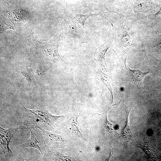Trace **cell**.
<instances>
[{"instance_id":"1","label":"cell","mask_w":161,"mask_h":161,"mask_svg":"<svg viewBox=\"0 0 161 161\" xmlns=\"http://www.w3.org/2000/svg\"><path fill=\"white\" fill-rule=\"evenodd\" d=\"M61 34H56L48 41L41 42L32 36L30 39V47L37 55L42 59L56 63L64 61L60 56L58 47Z\"/></svg>"},{"instance_id":"2","label":"cell","mask_w":161,"mask_h":161,"mask_svg":"<svg viewBox=\"0 0 161 161\" xmlns=\"http://www.w3.org/2000/svg\"><path fill=\"white\" fill-rule=\"evenodd\" d=\"M30 138L21 145L23 147H30L36 148L44 155L48 149L44 142L41 132L35 128L30 129Z\"/></svg>"},{"instance_id":"3","label":"cell","mask_w":161,"mask_h":161,"mask_svg":"<svg viewBox=\"0 0 161 161\" xmlns=\"http://www.w3.org/2000/svg\"><path fill=\"white\" fill-rule=\"evenodd\" d=\"M24 109L32 115L34 120L40 125L50 126L53 124L58 119L63 116H56L50 114L47 111L43 109L30 110Z\"/></svg>"},{"instance_id":"4","label":"cell","mask_w":161,"mask_h":161,"mask_svg":"<svg viewBox=\"0 0 161 161\" xmlns=\"http://www.w3.org/2000/svg\"><path fill=\"white\" fill-rule=\"evenodd\" d=\"M0 128L1 146L4 153L7 155H11L12 152L9 147L11 139L18 129L20 128H11L5 129Z\"/></svg>"},{"instance_id":"5","label":"cell","mask_w":161,"mask_h":161,"mask_svg":"<svg viewBox=\"0 0 161 161\" xmlns=\"http://www.w3.org/2000/svg\"><path fill=\"white\" fill-rule=\"evenodd\" d=\"M126 60V59L125 61V67L129 78L138 88H143V80L146 75L149 74V71L143 72L139 70L131 69L127 66Z\"/></svg>"},{"instance_id":"6","label":"cell","mask_w":161,"mask_h":161,"mask_svg":"<svg viewBox=\"0 0 161 161\" xmlns=\"http://www.w3.org/2000/svg\"><path fill=\"white\" fill-rule=\"evenodd\" d=\"M79 115L73 116L66 124V127L68 130L76 136L81 138L84 141L86 139L83 135L80 132L79 129V124L78 121Z\"/></svg>"},{"instance_id":"7","label":"cell","mask_w":161,"mask_h":161,"mask_svg":"<svg viewBox=\"0 0 161 161\" xmlns=\"http://www.w3.org/2000/svg\"><path fill=\"white\" fill-rule=\"evenodd\" d=\"M42 130L50 144L58 147L63 145L64 141L61 136L45 130Z\"/></svg>"},{"instance_id":"8","label":"cell","mask_w":161,"mask_h":161,"mask_svg":"<svg viewBox=\"0 0 161 161\" xmlns=\"http://www.w3.org/2000/svg\"><path fill=\"white\" fill-rule=\"evenodd\" d=\"M99 14H100L83 15L80 13L76 14L73 16V19L76 22L78 23L83 28L86 29L84 26V23L86 19L90 16Z\"/></svg>"},{"instance_id":"9","label":"cell","mask_w":161,"mask_h":161,"mask_svg":"<svg viewBox=\"0 0 161 161\" xmlns=\"http://www.w3.org/2000/svg\"><path fill=\"white\" fill-rule=\"evenodd\" d=\"M21 73L25 79L27 81L30 85L32 84L37 86L34 77L28 68H27L21 71Z\"/></svg>"},{"instance_id":"10","label":"cell","mask_w":161,"mask_h":161,"mask_svg":"<svg viewBox=\"0 0 161 161\" xmlns=\"http://www.w3.org/2000/svg\"><path fill=\"white\" fill-rule=\"evenodd\" d=\"M125 110L126 112V124L124 128L122 130V133L123 136L126 135V134H132L129 122V116L131 110L129 111H127L125 109Z\"/></svg>"},{"instance_id":"11","label":"cell","mask_w":161,"mask_h":161,"mask_svg":"<svg viewBox=\"0 0 161 161\" xmlns=\"http://www.w3.org/2000/svg\"><path fill=\"white\" fill-rule=\"evenodd\" d=\"M106 113V119L105 121V126L106 128L107 129L108 131L110 133H116L115 129V125L112 123L110 122L107 119Z\"/></svg>"},{"instance_id":"12","label":"cell","mask_w":161,"mask_h":161,"mask_svg":"<svg viewBox=\"0 0 161 161\" xmlns=\"http://www.w3.org/2000/svg\"><path fill=\"white\" fill-rule=\"evenodd\" d=\"M55 155L56 159L57 160L70 161L74 160L72 158L64 156L59 153L55 154Z\"/></svg>"},{"instance_id":"13","label":"cell","mask_w":161,"mask_h":161,"mask_svg":"<svg viewBox=\"0 0 161 161\" xmlns=\"http://www.w3.org/2000/svg\"><path fill=\"white\" fill-rule=\"evenodd\" d=\"M47 67L44 65L39 66L37 68L36 70V73L40 75H43L47 72Z\"/></svg>"},{"instance_id":"14","label":"cell","mask_w":161,"mask_h":161,"mask_svg":"<svg viewBox=\"0 0 161 161\" xmlns=\"http://www.w3.org/2000/svg\"><path fill=\"white\" fill-rule=\"evenodd\" d=\"M110 155H109V157L107 160H109L111 158V157H112V155L113 154V149H112V150H111V148H110Z\"/></svg>"}]
</instances>
